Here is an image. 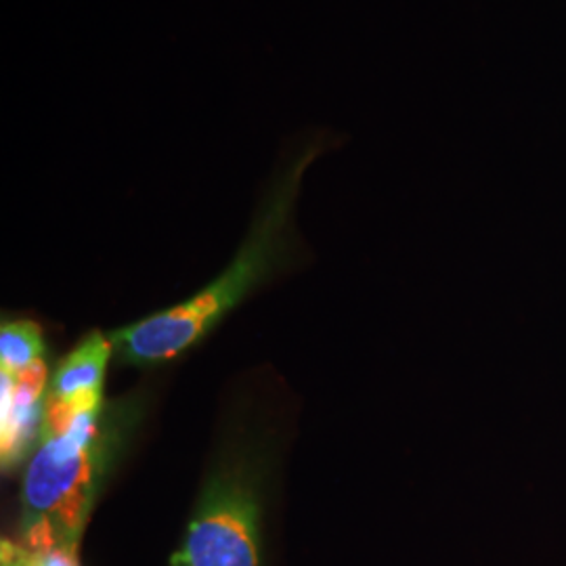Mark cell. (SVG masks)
I'll use <instances>...</instances> for the list:
<instances>
[{
  "label": "cell",
  "instance_id": "obj_1",
  "mask_svg": "<svg viewBox=\"0 0 566 566\" xmlns=\"http://www.w3.org/2000/svg\"><path fill=\"white\" fill-rule=\"evenodd\" d=\"M324 151L325 135L308 137L296 147L269 185L235 259L214 282L193 298L109 336L122 361L151 365L179 357L219 324L254 285L285 263L292 252V219L304 172Z\"/></svg>",
  "mask_w": 566,
  "mask_h": 566
},
{
  "label": "cell",
  "instance_id": "obj_2",
  "mask_svg": "<svg viewBox=\"0 0 566 566\" xmlns=\"http://www.w3.org/2000/svg\"><path fill=\"white\" fill-rule=\"evenodd\" d=\"M114 418L82 422L41 437L23 479L20 546L30 552L78 549L95 497L118 453Z\"/></svg>",
  "mask_w": 566,
  "mask_h": 566
},
{
  "label": "cell",
  "instance_id": "obj_3",
  "mask_svg": "<svg viewBox=\"0 0 566 566\" xmlns=\"http://www.w3.org/2000/svg\"><path fill=\"white\" fill-rule=\"evenodd\" d=\"M259 502L242 472L210 479L172 566H259Z\"/></svg>",
  "mask_w": 566,
  "mask_h": 566
},
{
  "label": "cell",
  "instance_id": "obj_4",
  "mask_svg": "<svg viewBox=\"0 0 566 566\" xmlns=\"http://www.w3.org/2000/svg\"><path fill=\"white\" fill-rule=\"evenodd\" d=\"M114 344L88 334L53 374L42 418V434H55L103 413V378Z\"/></svg>",
  "mask_w": 566,
  "mask_h": 566
},
{
  "label": "cell",
  "instance_id": "obj_5",
  "mask_svg": "<svg viewBox=\"0 0 566 566\" xmlns=\"http://www.w3.org/2000/svg\"><path fill=\"white\" fill-rule=\"evenodd\" d=\"M46 380L49 369L44 359L20 374H0L2 468L18 464L30 446L41 439L44 401L49 390Z\"/></svg>",
  "mask_w": 566,
  "mask_h": 566
},
{
  "label": "cell",
  "instance_id": "obj_6",
  "mask_svg": "<svg viewBox=\"0 0 566 566\" xmlns=\"http://www.w3.org/2000/svg\"><path fill=\"white\" fill-rule=\"evenodd\" d=\"M44 353L41 327L32 322H13L0 329V371L20 374L41 361Z\"/></svg>",
  "mask_w": 566,
  "mask_h": 566
}]
</instances>
